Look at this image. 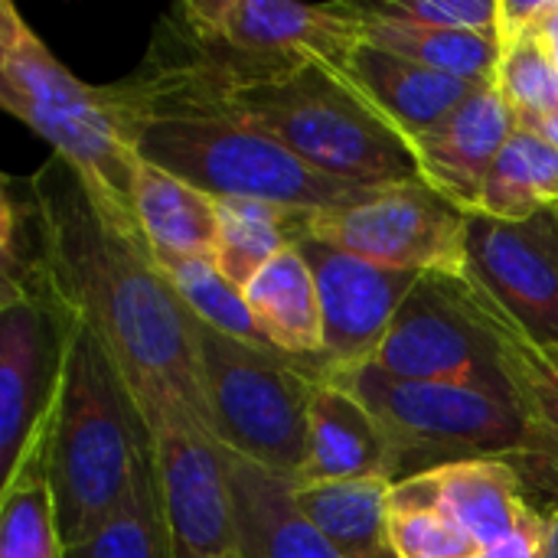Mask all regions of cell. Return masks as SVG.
<instances>
[{
  "mask_svg": "<svg viewBox=\"0 0 558 558\" xmlns=\"http://www.w3.org/2000/svg\"><path fill=\"white\" fill-rule=\"evenodd\" d=\"M163 517L180 558L239 556L229 458L206 418L177 392L141 402Z\"/></svg>",
  "mask_w": 558,
  "mask_h": 558,
  "instance_id": "30bf717a",
  "label": "cell"
},
{
  "mask_svg": "<svg viewBox=\"0 0 558 558\" xmlns=\"http://www.w3.org/2000/svg\"><path fill=\"white\" fill-rule=\"evenodd\" d=\"M520 124H526V128H533V131H539L546 141H553L558 147V108L556 111H549V114H539V118H530V121H520Z\"/></svg>",
  "mask_w": 558,
  "mask_h": 558,
  "instance_id": "d6a6232c",
  "label": "cell"
},
{
  "mask_svg": "<svg viewBox=\"0 0 558 558\" xmlns=\"http://www.w3.org/2000/svg\"><path fill=\"white\" fill-rule=\"evenodd\" d=\"M134 216L160 268H173L190 258H213L219 199L193 183L141 160L134 177Z\"/></svg>",
  "mask_w": 558,
  "mask_h": 558,
  "instance_id": "44dd1931",
  "label": "cell"
},
{
  "mask_svg": "<svg viewBox=\"0 0 558 558\" xmlns=\"http://www.w3.org/2000/svg\"><path fill=\"white\" fill-rule=\"evenodd\" d=\"M29 183L43 213L52 281L111 350L137 405L154 392H177L206 418L193 317L144 235L114 226L59 157H49Z\"/></svg>",
  "mask_w": 558,
  "mask_h": 558,
  "instance_id": "6da1fadb",
  "label": "cell"
},
{
  "mask_svg": "<svg viewBox=\"0 0 558 558\" xmlns=\"http://www.w3.org/2000/svg\"><path fill=\"white\" fill-rule=\"evenodd\" d=\"M0 105L82 177L114 226L141 235L134 216L141 157L124 134L111 85L72 75L10 0L0 3Z\"/></svg>",
  "mask_w": 558,
  "mask_h": 558,
  "instance_id": "5b68a950",
  "label": "cell"
},
{
  "mask_svg": "<svg viewBox=\"0 0 558 558\" xmlns=\"http://www.w3.org/2000/svg\"><path fill=\"white\" fill-rule=\"evenodd\" d=\"M52 425L29 448L16 474L3 484L0 507V558H65L56 494L49 481Z\"/></svg>",
  "mask_w": 558,
  "mask_h": 558,
  "instance_id": "d4e9b609",
  "label": "cell"
},
{
  "mask_svg": "<svg viewBox=\"0 0 558 558\" xmlns=\"http://www.w3.org/2000/svg\"><path fill=\"white\" fill-rule=\"evenodd\" d=\"M392 477V448L366 402L337 379H324L307 425V458L294 484Z\"/></svg>",
  "mask_w": 558,
  "mask_h": 558,
  "instance_id": "d6986e66",
  "label": "cell"
},
{
  "mask_svg": "<svg viewBox=\"0 0 558 558\" xmlns=\"http://www.w3.org/2000/svg\"><path fill=\"white\" fill-rule=\"evenodd\" d=\"M539 33H543V39H546V46L553 52V62H556L558 69V23L549 16V0H546V10L539 16Z\"/></svg>",
  "mask_w": 558,
  "mask_h": 558,
  "instance_id": "836d02e7",
  "label": "cell"
},
{
  "mask_svg": "<svg viewBox=\"0 0 558 558\" xmlns=\"http://www.w3.org/2000/svg\"><path fill=\"white\" fill-rule=\"evenodd\" d=\"M78 314L59 294L52 271L0 294V471L16 474L56 418L65 353Z\"/></svg>",
  "mask_w": 558,
  "mask_h": 558,
  "instance_id": "8fae6325",
  "label": "cell"
},
{
  "mask_svg": "<svg viewBox=\"0 0 558 558\" xmlns=\"http://www.w3.org/2000/svg\"><path fill=\"white\" fill-rule=\"evenodd\" d=\"M193 340L213 435L232 454L294 484L307 458L311 405L330 376L327 356L255 350L196 317Z\"/></svg>",
  "mask_w": 558,
  "mask_h": 558,
  "instance_id": "52a82bcc",
  "label": "cell"
},
{
  "mask_svg": "<svg viewBox=\"0 0 558 558\" xmlns=\"http://www.w3.org/2000/svg\"><path fill=\"white\" fill-rule=\"evenodd\" d=\"M549 16L558 23V0H549Z\"/></svg>",
  "mask_w": 558,
  "mask_h": 558,
  "instance_id": "d590c367",
  "label": "cell"
},
{
  "mask_svg": "<svg viewBox=\"0 0 558 558\" xmlns=\"http://www.w3.org/2000/svg\"><path fill=\"white\" fill-rule=\"evenodd\" d=\"M402 510H445L474 536L481 553H494L523 530L539 507L526 497L513 464L481 458L396 481L392 513Z\"/></svg>",
  "mask_w": 558,
  "mask_h": 558,
  "instance_id": "2e32d148",
  "label": "cell"
},
{
  "mask_svg": "<svg viewBox=\"0 0 558 558\" xmlns=\"http://www.w3.org/2000/svg\"><path fill=\"white\" fill-rule=\"evenodd\" d=\"M314 271L324 311V356L337 369L369 366L399 307L425 275L392 271L301 235L294 242Z\"/></svg>",
  "mask_w": 558,
  "mask_h": 558,
  "instance_id": "9a60e30c",
  "label": "cell"
},
{
  "mask_svg": "<svg viewBox=\"0 0 558 558\" xmlns=\"http://www.w3.org/2000/svg\"><path fill=\"white\" fill-rule=\"evenodd\" d=\"M517 124V111L494 82L477 88L448 121L412 144L418 180L461 213H477L484 183Z\"/></svg>",
  "mask_w": 558,
  "mask_h": 558,
  "instance_id": "e0dca14e",
  "label": "cell"
},
{
  "mask_svg": "<svg viewBox=\"0 0 558 558\" xmlns=\"http://www.w3.org/2000/svg\"><path fill=\"white\" fill-rule=\"evenodd\" d=\"M150 471V432L134 389L101 337L75 320L49 441L62 546L95 536Z\"/></svg>",
  "mask_w": 558,
  "mask_h": 558,
  "instance_id": "3957f363",
  "label": "cell"
},
{
  "mask_svg": "<svg viewBox=\"0 0 558 558\" xmlns=\"http://www.w3.org/2000/svg\"><path fill=\"white\" fill-rule=\"evenodd\" d=\"M553 206H558V147L539 131L517 124L484 183L477 213L520 222Z\"/></svg>",
  "mask_w": 558,
  "mask_h": 558,
  "instance_id": "484cf974",
  "label": "cell"
},
{
  "mask_svg": "<svg viewBox=\"0 0 558 558\" xmlns=\"http://www.w3.org/2000/svg\"><path fill=\"white\" fill-rule=\"evenodd\" d=\"M298 213L258 199H219V232L213 265L219 275L245 291L252 278L294 245Z\"/></svg>",
  "mask_w": 558,
  "mask_h": 558,
  "instance_id": "83f0119b",
  "label": "cell"
},
{
  "mask_svg": "<svg viewBox=\"0 0 558 558\" xmlns=\"http://www.w3.org/2000/svg\"><path fill=\"white\" fill-rule=\"evenodd\" d=\"M461 281L487 320L494 337V366L520 412L523 438L507 464L520 474L526 497L539 510L558 517V343L530 340L471 278Z\"/></svg>",
  "mask_w": 558,
  "mask_h": 558,
  "instance_id": "5bb4252c",
  "label": "cell"
},
{
  "mask_svg": "<svg viewBox=\"0 0 558 558\" xmlns=\"http://www.w3.org/2000/svg\"><path fill=\"white\" fill-rule=\"evenodd\" d=\"M330 379L356 392L379 418L396 481L481 458L507 461L520 448L523 425L504 383L396 379L373 366H330Z\"/></svg>",
  "mask_w": 558,
  "mask_h": 558,
  "instance_id": "ba28073f",
  "label": "cell"
},
{
  "mask_svg": "<svg viewBox=\"0 0 558 558\" xmlns=\"http://www.w3.org/2000/svg\"><path fill=\"white\" fill-rule=\"evenodd\" d=\"M392 549L399 558H468L481 546L445 510H402L392 513Z\"/></svg>",
  "mask_w": 558,
  "mask_h": 558,
  "instance_id": "1f68e13d",
  "label": "cell"
},
{
  "mask_svg": "<svg viewBox=\"0 0 558 558\" xmlns=\"http://www.w3.org/2000/svg\"><path fill=\"white\" fill-rule=\"evenodd\" d=\"M301 235L392 271L468 278V213L425 183L376 190L353 206L298 213L294 242Z\"/></svg>",
  "mask_w": 558,
  "mask_h": 558,
  "instance_id": "9c48e42d",
  "label": "cell"
},
{
  "mask_svg": "<svg viewBox=\"0 0 558 558\" xmlns=\"http://www.w3.org/2000/svg\"><path fill=\"white\" fill-rule=\"evenodd\" d=\"M298 513L343 558H399L392 549V481L356 477L291 484Z\"/></svg>",
  "mask_w": 558,
  "mask_h": 558,
  "instance_id": "7402d4cb",
  "label": "cell"
},
{
  "mask_svg": "<svg viewBox=\"0 0 558 558\" xmlns=\"http://www.w3.org/2000/svg\"><path fill=\"white\" fill-rule=\"evenodd\" d=\"M546 0H500V65L494 85L520 121L558 108V69L539 33Z\"/></svg>",
  "mask_w": 558,
  "mask_h": 558,
  "instance_id": "cb8c5ba5",
  "label": "cell"
},
{
  "mask_svg": "<svg viewBox=\"0 0 558 558\" xmlns=\"http://www.w3.org/2000/svg\"><path fill=\"white\" fill-rule=\"evenodd\" d=\"M65 558H180L163 517L157 474L150 471L134 497L95 536L65 549Z\"/></svg>",
  "mask_w": 558,
  "mask_h": 558,
  "instance_id": "f546056e",
  "label": "cell"
},
{
  "mask_svg": "<svg viewBox=\"0 0 558 558\" xmlns=\"http://www.w3.org/2000/svg\"><path fill=\"white\" fill-rule=\"evenodd\" d=\"M229 477L235 497L239 558H343L294 507L291 481L232 454Z\"/></svg>",
  "mask_w": 558,
  "mask_h": 558,
  "instance_id": "ffe728a7",
  "label": "cell"
},
{
  "mask_svg": "<svg viewBox=\"0 0 558 558\" xmlns=\"http://www.w3.org/2000/svg\"><path fill=\"white\" fill-rule=\"evenodd\" d=\"M546 558H558V517H556V523H553V543H549V553H546Z\"/></svg>",
  "mask_w": 558,
  "mask_h": 558,
  "instance_id": "e575fe53",
  "label": "cell"
},
{
  "mask_svg": "<svg viewBox=\"0 0 558 558\" xmlns=\"http://www.w3.org/2000/svg\"><path fill=\"white\" fill-rule=\"evenodd\" d=\"M134 154L216 199H258L291 213L353 206L376 190L350 186L307 167L262 128L235 114L226 95L190 69L144 59L114 82Z\"/></svg>",
  "mask_w": 558,
  "mask_h": 558,
  "instance_id": "7a4b0ae2",
  "label": "cell"
},
{
  "mask_svg": "<svg viewBox=\"0 0 558 558\" xmlns=\"http://www.w3.org/2000/svg\"><path fill=\"white\" fill-rule=\"evenodd\" d=\"M360 10L363 16L386 20V23L461 29L494 39L500 33V0H376V3H360Z\"/></svg>",
  "mask_w": 558,
  "mask_h": 558,
  "instance_id": "4dcf8cb0",
  "label": "cell"
},
{
  "mask_svg": "<svg viewBox=\"0 0 558 558\" xmlns=\"http://www.w3.org/2000/svg\"><path fill=\"white\" fill-rule=\"evenodd\" d=\"M360 43V3L183 0L157 23L147 56L239 92L314 62L340 69Z\"/></svg>",
  "mask_w": 558,
  "mask_h": 558,
  "instance_id": "277c9868",
  "label": "cell"
},
{
  "mask_svg": "<svg viewBox=\"0 0 558 558\" xmlns=\"http://www.w3.org/2000/svg\"><path fill=\"white\" fill-rule=\"evenodd\" d=\"M163 275L170 278L183 307L199 324H206L216 333H226L239 343H248L255 350H275L268 343V337L262 333V327L255 324L245 291L229 284L219 275V268L213 265V258H190L173 268H163ZM275 353H281V350H275Z\"/></svg>",
  "mask_w": 558,
  "mask_h": 558,
  "instance_id": "f1b7e54d",
  "label": "cell"
},
{
  "mask_svg": "<svg viewBox=\"0 0 558 558\" xmlns=\"http://www.w3.org/2000/svg\"><path fill=\"white\" fill-rule=\"evenodd\" d=\"M232 558H239V556H232Z\"/></svg>",
  "mask_w": 558,
  "mask_h": 558,
  "instance_id": "74e56055",
  "label": "cell"
},
{
  "mask_svg": "<svg viewBox=\"0 0 558 558\" xmlns=\"http://www.w3.org/2000/svg\"><path fill=\"white\" fill-rule=\"evenodd\" d=\"M337 72L409 147L422 134L448 121L477 88H484L481 82L432 72L366 39L347 56Z\"/></svg>",
  "mask_w": 558,
  "mask_h": 558,
  "instance_id": "ac0fdd59",
  "label": "cell"
},
{
  "mask_svg": "<svg viewBox=\"0 0 558 558\" xmlns=\"http://www.w3.org/2000/svg\"><path fill=\"white\" fill-rule=\"evenodd\" d=\"M245 301L275 350L288 356L324 353L320 291L298 245L284 248L252 278V284L245 288Z\"/></svg>",
  "mask_w": 558,
  "mask_h": 558,
  "instance_id": "603a6c76",
  "label": "cell"
},
{
  "mask_svg": "<svg viewBox=\"0 0 558 558\" xmlns=\"http://www.w3.org/2000/svg\"><path fill=\"white\" fill-rule=\"evenodd\" d=\"M363 39L409 62H418L432 72L464 78V82H481V85H490L500 65V43L481 33L428 29V26L386 23V20L363 16Z\"/></svg>",
  "mask_w": 558,
  "mask_h": 558,
  "instance_id": "4316f807",
  "label": "cell"
},
{
  "mask_svg": "<svg viewBox=\"0 0 558 558\" xmlns=\"http://www.w3.org/2000/svg\"><path fill=\"white\" fill-rule=\"evenodd\" d=\"M222 95L235 114L324 177L363 190L422 183L412 147L330 65H301L275 82Z\"/></svg>",
  "mask_w": 558,
  "mask_h": 558,
  "instance_id": "8992f818",
  "label": "cell"
},
{
  "mask_svg": "<svg viewBox=\"0 0 558 558\" xmlns=\"http://www.w3.org/2000/svg\"><path fill=\"white\" fill-rule=\"evenodd\" d=\"M468 278L520 333L558 343V206L520 222L471 213Z\"/></svg>",
  "mask_w": 558,
  "mask_h": 558,
  "instance_id": "4fadbf2b",
  "label": "cell"
},
{
  "mask_svg": "<svg viewBox=\"0 0 558 558\" xmlns=\"http://www.w3.org/2000/svg\"><path fill=\"white\" fill-rule=\"evenodd\" d=\"M373 369L396 379L504 383L494 366V337L458 278H422L399 307Z\"/></svg>",
  "mask_w": 558,
  "mask_h": 558,
  "instance_id": "7c38bea8",
  "label": "cell"
},
{
  "mask_svg": "<svg viewBox=\"0 0 558 558\" xmlns=\"http://www.w3.org/2000/svg\"><path fill=\"white\" fill-rule=\"evenodd\" d=\"M468 558H494L490 553H477V556H468Z\"/></svg>",
  "mask_w": 558,
  "mask_h": 558,
  "instance_id": "8d00e7d4",
  "label": "cell"
}]
</instances>
